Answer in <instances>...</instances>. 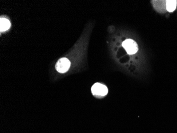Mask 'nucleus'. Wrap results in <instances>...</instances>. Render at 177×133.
<instances>
[{
	"instance_id": "obj_4",
	"label": "nucleus",
	"mask_w": 177,
	"mask_h": 133,
	"mask_svg": "<svg viewBox=\"0 0 177 133\" xmlns=\"http://www.w3.org/2000/svg\"><path fill=\"white\" fill-rule=\"evenodd\" d=\"M10 21L5 18H1L0 20V31L1 32L7 31L10 28Z\"/></svg>"
},
{
	"instance_id": "obj_1",
	"label": "nucleus",
	"mask_w": 177,
	"mask_h": 133,
	"mask_svg": "<svg viewBox=\"0 0 177 133\" xmlns=\"http://www.w3.org/2000/svg\"><path fill=\"white\" fill-rule=\"evenodd\" d=\"M91 91L94 96L104 97L107 94L108 89L106 86L100 83H95L91 88Z\"/></svg>"
},
{
	"instance_id": "obj_5",
	"label": "nucleus",
	"mask_w": 177,
	"mask_h": 133,
	"mask_svg": "<svg viewBox=\"0 0 177 133\" xmlns=\"http://www.w3.org/2000/svg\"><path fill=\"white\" fill-rule=\"evenodd\" d=\"M177 6V1L170 0L166 2V9L169 12H173L175 11Z\"/></svg>"
},
{
	"instance_id": "obj_2",
	"label": "nucleus",
	"mask_w": 177,
	"mask_h": 133,
	"mask_svg": "<svg viewBox=\"0 0 177 133\" xmlns=\"http://www.w3.org/2000/svg\"><path fill=\"white\" fill-rule=\"evenodd\" d=\"M122 45L128 54H135L139 50L138 45L133 39H128L127 40H125Z\"/></svg>"
},
{
	"instance_id": "obj_3",
	"label": "nucleus",
	"mask_w": 177,
	"mask_h": 133,
	"mask_svg": "<svg viewBox=\"0 0 177 133\" xmlns=\"http://www.w3.org/2000/svg\"><path fill=\"white\" fill-rule=\"evenodd\" d=\"M71 66V62L67 58L60 59L56 64L55 68L57 72L60 73H65L68 72Z\"/></svg>"
}]
</instances>
